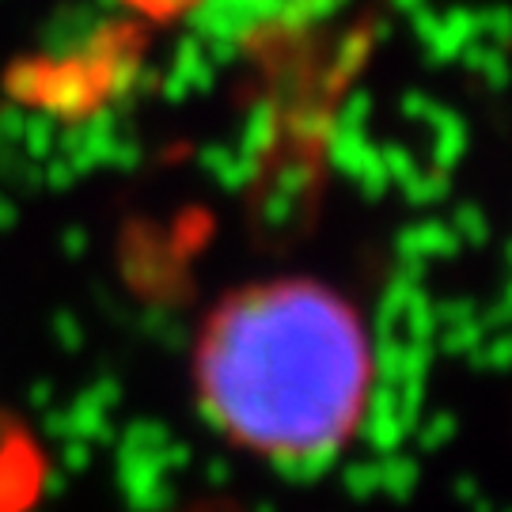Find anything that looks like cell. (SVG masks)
I'll list each match as a JSON object with an SVG mask.
<instances>
[{"mask_svg":"<svg viewBox=\"0 0 512 512\" xmlns=\"http://www.w3.org/2000/svg\"><path fill=\"white\" fill-rule=\"evenodd\" d=\"M376 349L361 315L319 281H258L205 315L194 391L205 421L277 467L334 459L361 433Z\"/></svg>","mask_w":512,"mask_h":512,"instance_id":"6da1fadb","label":"cell"},{"mask_svg":"<svg viewBox=\"0 0 512 512\" xmlns=\"http://www.w3.org/2000/svg\"><path fill=\"white\" fill-rule=\"evenodd\" d=\"M281 0H198L186 16L194 35L205 42L209 57H232L239 42L262 31L270 19H277Z\"/></svg>","mask_w":512,"mask_h":512,"instance_id":"7a4b0ae2","label":"cell"},{"mask_svg":"<svg viewBox=\"0 0 512 512\" xmlns=\"http://www.w3.org/2000/svg\"><path fill=\"white\" fill-rule=\"evenodd\" d=\"M410 19H414L421 50L429 54V61H437V65L463 57V50L482 38V31H478V12H467V8H452V12L418 8Z\"/></svg>","mask_w":512,"mask_h":512,"instance_id":"3957f363","label":"cell"},{"mask_svg":"<svg viewBox=\"0 0 512 512\" xmlns=\"http://www.w3.org/2000/svg\"><path fill=\"white\" fill-rule=\"evenodd\" d=\"M213 73H217V65H213V57L205 50V42L198 35H186L164 76V95L171 103H183L194 92H209L213 80H217Z\"/></svg>","mask_w":512,"mask_h":512,"instance_id":"277c9868","label":"cell"},{"mask_svg":"<svg viewBox=\"0 0 512 512\" xmlns=\"http://www.w3.org/2000/svg\"><path fill=\"white\" fill-rule=\"evenodd\" d=\"M403 110L410 118H425L429 129H433V164L437 167H456L459 156H463V148H467V126H463V118H459L456 110L448 107H437L433 99H425V95H406Z\"/></svg>","mask_w":512,"mask_h":512,"instance_id":"5b68a950","label":"cell"},{"mask_svg":"<svg viewBox=\"0 0 512 512\" xmlns=\"http://www.w3.org/2000/svg\"><path fill=\"white\" fill-rule=\"evenodd\" d=\"M202 164L205 171L217 179L220 186H228V190H236V186H247L251 183V175H255V164L243 148H232V145H209L202 152Z\"/></svg>","mask_w":512,"mask_h":512,"instance_id":"8992f818","label":"cell"},{"mask_svg":"<svg viewBox=\"0 0 512 512\" xmlns=\"http://www.w3.org/2000/svg\"><path fill=\"white\" fill-rule=\"evenodd\" d=\"M277 110L270 107V103H262V107H255L247 118H243V133H239V148L251 156V160H258V156H266L270 148L277 145Z\"/></svg>","mask_w":512,"mask_h":512,"instance_id":"52a82bcc","label":"cell"},{"mask_svg":"<svg viewBox=\"0 0 512 512\" xmlns=\"http://www.w3.org/2000/svg\"><path fill=\"white\" fill-rule=\"evenodd\" d=\"M346 0H281L277 8V23L289 27V31H304V27H315L330 19Z\"/></svg>","mask_w":512,"mask_h":512,"instance_id":"ba28073f","label":"cell"},{"mask_svg":"<svg viewBox=\"0 0 512 512\" xmlns=\"http://www.w3.org/2000/svg\"><path fill=\"white\" fill-rule=\"evenodd\" d=\"M19 145L27 148V156H31L35 164L50 160V156L57 152V122H54V114H46V110H35V114H27Z\"/></svg>","mask_w":512,"mask_h":512,"instance_id":"9c48e42d","label":"cell"},{"mask_svg":"<svg viewBox=\"0 0 512 512\" xmlns=\"http://www.w3.org/2000/svg\"><path fill=\"white\" fill-rule=\"evenodd\" d=\"M118 4L137 8V12H145V16L167 19V16H183V12H190L198 0H118Z\"/></svg>","mask_w":512,"mask_h":512,"instance_id":"30bf717a","label":"cell"},{"mask_svg":"<svg viewBox=\"0 0 512 512\" xmlns=\"http://www.w3.org/2000/svg\"><path fill=\"white\" fill-rule=\"evenodd\" d=\"M391 4H395V8L403 12V16H414L418 8H425V0H391Z\"/></svg>","mask_w":512,"mask_h":512,"instance_id":"8fae6325","label":"cell"}]
</instances>
